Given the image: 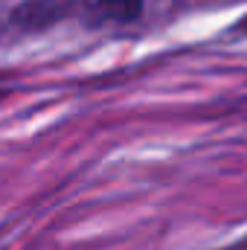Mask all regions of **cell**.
<instances>
[{"instance_id": "obj_1", "label": "cell", "mask_w": 247, "mask_h": 250, "mask_svg": "<svg viewBox=\"0 0 247 250\" xmlns=\"http://www.w3.org/2000/svg\"><path fill=\"white\" fill-rule=\"evenodd\" d=\"M96 9L102 18L111 21H134L143 12V0H99Z\"/></svg>"}, {"instance_id": "obj_2", "label": "cell", "mask_w": 247, "mask_h": 250, "mask_svg": "<svg viewBox=\"0 0 247 250\" xmlns=\"http://www.w3.org/2000/svg\"><path fill=\"white\" fill-rule=\"evenodd\" d=\"M6 93H9V87H3V84H0V96H6Z\"/></svg>"}, {"instance_id": "obj_3", "label": "cell", "mask_w": 247, "mask_h": 250, "mask_svg": "<svg viewBox=\"0 0 247 250\" xmlns=\"http://www.w3.org/2000/svg\"><path fill=\"white\" fill-rule=\"evenodd\" d=\"M242 32H247V18L242 21Z\"/></svg>"}]
</instances>
